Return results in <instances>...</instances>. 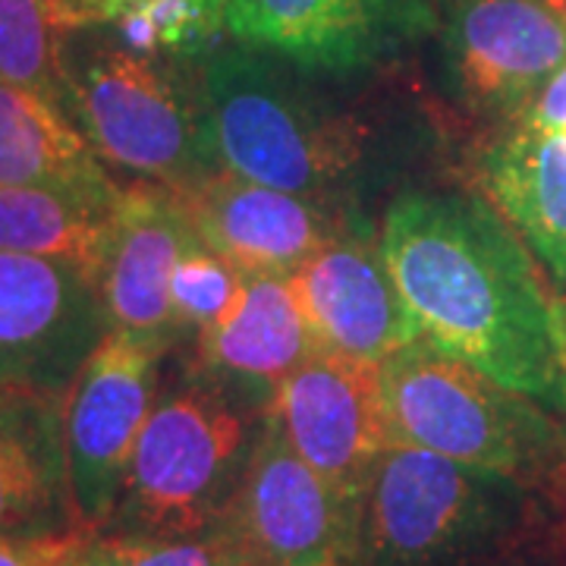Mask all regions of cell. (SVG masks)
I'll use <instances>...</instances> for the list:
<instances>
[{"mask_svg":"<svg viewBox=\"0 0 566 566\" xmlns=\"http://www.w3.org/2000/svg\"><path fill=\"white\" fill-rule=\"evenodd\" d=\"M381 252L422 344L566 416V308L494 205L409 189L387 208Z\"/></svg>","mask_w":566,"mask_h":566,"instance_id":"1","label":"cell"},{"mask_svg":"<svg viewBox=\"0 0 566 566\" xmlns=\"http://www.w3.org/2000/svg\"><path fill=\"white\" fill-rule=\"evenodd\" d=\"M262 422V409L196 368L164 387L104 535L189 538L221 532Z\"/></svg>","mask_w":566,"mask_h":566,"instance_id":"2","label":"cell"},{"mask_svg":"<svg viewBox=\"0 0 566 566\" xmlns=\"http://www.w3.org/2000/svg\"><path fill=\"white\" fill-rule=\"evenodd\" d=\"M296 63L243 41L205 54L202 98L218 164L308 199L331 196L363 161V129L293 76Z\"/></svg>","mask_w":566,"mask_h":566,"instance_id":"3","label":"cell"},{"mask_svg":"<svg viewBox=\"0 0 566 566\" xmlns=\"http://www.w3.org/2000/svg\"><path fill=\"white\" fill-rule=\"evenodd\" d=\"M63 111L104 161L180 192L218 170L202 82L192 88L174 57L123 44L107 22L63 44Z\"/></svg>","mask_w":566,"mask_h":566,"instance_id":"4","label":"cell"},{"mask_svg":"<svg viewBox=\"0 0 566 566\" xmlns=\"http://www.w3.org/2000/svg\"><path fill=\"white\" fill-rule=\"evenodd\" d=\"M381 387L397 444L434 450L523 488L564 463V431L551 409L422 340L387 356Z\"/></svg>","mask_w":566,"mask_h":566,"instance_id":"5","label":"cell"},{"mask_svg":"<svg viewBox=\"0 0 566 566\" xmlns=\"http://www.w3.org/2000/svg\"><path fill=\"white\" fill-rule=\"evenodd\" d=\"M513 479L394 444L363 494L356 566H485L526 513Z\"/></svg>","mask_w":566,"mask_h":566,"instance_id":"6","label":"cell"},{"mask_svg":"<svg viewBox=\"0 0 566 566\" xmlns=\"http://www.w3.org/2000/svg\"><path fill=\"white\" fill-rule=\"evenodd\" d=\"M170 346L164 337L107 331L66 394V465L85 532H104L117 510L133 450L161 394V363Z\"/></svg>","mask_w":566,"mask_h":566,"instance_id":"7","label":"cell"},{"mask_svg":"<svg viewBox=\"0 0 566 566\" xmlns=\"http://www.w3.org/2000/svg\"><path fill=\"white\" fill-rule=\"evenodd\" d=\"M363 501L308 465L264 412L259 441L221 532L249 560L281 566H356Z\"/></svg>","mask_w":566,"mask_h":566,"instance_id":"8","label":"cell"},{"mask_svg":"<svg viewBox=\"0 0 566 566\" xmlns=\"http://www.w3.org/2000/svg\"><path fill=\"white\" fill-rule=\"evenodd\" d=\"M107 331L102 290L88 271L0 252V387L66 397Z\"/></svg>","mask_w":566,"mask_h":566,"instance_id":"9","label":"cell"},{"mask_svg":"<svg viewBox=\"0 0 566 566\" xmlns=\"http://www.w3.org/2000/svg\"><path fill=\"white\" fill-rule=\"evenodd\" d=\"M305 463L346 497L363 501L375 465L397 444L381 365L315 349L264 409Z\"/></svg>","mask_w":566,"mask_h":566,"instance_id":"10","label":"cell"},{"mask_svg":"<svg viewBox=\"0 0 566 566\" xmlns=\"http://www.w3.org/2000/svg\"><path fill=\"white\" fill-rule=\"evenodd\" d=\"M444 57L475 114L516 123L566 63V13L554 0H447Z\"/></svg>","mask_w":566,"mask_h":566,"instance_id":"11","label":"cell"},{"mask_svg":"<svg viewBox=\"0 0 566 566\" xmlns=\"http://www.w3.org/2000/svg\"><path fill=\"white\" fill-rule=\"evenodd\" d=\"M434 25L428 0H230L227 35L300 70L353 73Z\"/></svg>","mask_w":566,"mask_h":566,"instance_id":"12","label":"cell"},{"mask_svg":"<svg viewBox=\"0 0 566 566\" xmlns=\"http://www.w3.org/2000/svg\"><path fill=\"white\" fill-rule=\"evenodd\" d=\"M315 349L385 363L416 344V327L381 252V237L337 227V233L293 274Z\"/></svg>","mask_w":566,"mask_h":566,"instance_id":"13","label":"cell"},{"mask_svg":"<svg viewBox=\"0 0 566 566\" xmlns=\"http://www.w3.org/2000/svg\"><path fill=\"white\" fill-rule=\"evenodd\" d=\"M177 196L196 237L243 274H296L337 233L322 199L245 180L227 167Z\"/></svg>","mask_w":566,"mask_h":566,"instance_id":"14","label":"cell"},{"mask_svg":"<svg viewBox=\"0 0 566 566\" xmlns=\"http://www.w3.org/2000/svg\"><path fill=\"white\" fill-rule=\"evenodd\" d=\"M192 240L196 230L174 189L151 180L123 186L111 211V240L98 277L111 331L177 340L170 281Z\"/></svg>","mask_w":566,"mask_h":566,"instance_id":"15","label":"cell"},{"mask_svg":"<svg viewBox=\"0 0 566 566\" xmlns=\"http://www.w3.org/2000/svg\"><path fill=\"white\" fill-rule=\"evenodd\" d=\"M315 340L293 290V274H245L237 305L196 337V371L255 409H268Z\"/></svg>","mask_w":566,"mask_h":566,"instance_id":"16","label":"cell"},{"mask_svg":"<svg viewBox=\"0 0 566 566\" xmlns=\"http://www.w3.org/2000/svg\"><path fill=\"white\" fill-rule=\"evenodd\" d=\"M63 406L57 394L0 387V535L85 532L70 488Z\"/></svg>","mask_w":566,"mask_h":566,"instance_id":"17","label":"cell"},{"mask_svg":"<svg viewBox=\"0 0 566 566\" xmlns=\"http://www.w3.org/2000/svg\"><path fill=\"white\" fill-rule=\"evenodd\" d=\"M0 186H32L114 208L123 186L61 104L0 80Z\"/></svg>","mask_w":566,"mask_h":566,"instance_id":"18","label":"cell"},{"mask_svg":"<svg viewBox=\"0 0 566 566\" xmlns=\"http://www.w3.org/2000/svg\"><path fill=\"white\" fill-rule=\"evenodd\" d=\"M485 199L526 240L547 274L566 286V139L513 123L482 155Z\"/></svg>","mask_w":566,"mask_h":566,"instance_id":"19","label":"cell"},{"mask_svg":"<svg viewBox=\"0 0 566 566\" xmlns=\"http://www.w3.org/2000/svg\"><path fill=\"white\" fill-rule=\"evenodd\" d=\"M111 211L48 189L0 186V252L70 262L98 281Z\"/></svg>","mask_w":566,"mask_h":566,"instance_id":"20","label":"cell"},{"mask_svg":"<svg viewBox=\"0 0 566 566\" xmlns=\"http://www.w3.org/2000/svg\"><path fill=\"white\" fill-rule=\"evenodd\" d=\"M76 29L61 0H0V80L63 107V44Z\"/></svg>","mask_w":566,"mask_h":566,"instance_id":"21","label":"cell"},{"mask_svg":"<svg viewBox=\"0 0 566 566\" xmlns=\"http://www.w3.org/2000/svg\"><path fill=\"white\" fill-rule=\"evenodd\" d=\"M245 274L199 237L186 245L170 281V312L177 337H199L221 322L243 293Z\"/></svg>","mask_w":566,"mask_h":566,"instance_id":"22","label":"cell"},{"mask_svg":"<svg viewBox=\"0 0 566 566\" xmlns=\"http://www.w3.org/2000/svg\"><path fill=\"white\" fill-rule=\"evenodd\" d=\"M107 566H245V557L227 532L189 538H123L98 532Z\"/></svg>","mask_w":566,"mask_h":566,"instance_id":"23","label":"cell"},{"mask_svg":"<svg viewBox=\"0 0 566 566\" xmlns=\"http://www.w3.org/2000/svg\"><path fill=\"white\" fill-rule=\"evenodd\" d=\"M95 532L66 535H0V566H61Z\"/></svg>","mask_w":566,"mask_h":566,"instance_id":"24","label":"cell"},{"mask_svg":"<svg viewBox=\"0 0 566 566\" xmlns=\"http://www.w3.org/2000/svg\"><path fill=\"white\" fill-rule=\"evenodd\" d=\"M516 123L538 126L566 139V63L551 76V82L538 92V98L528 104V111Z\"/></svg>","mask_w":566,"mask_h":566,"instance_id":"25","label":"cell"},{"mask_svg":"<svg viewBox=\"0 0 566 566\" xmlns=\"http://www.w3.org/2000/svg\"><path fill=\"white\" fill-rule=\"evenodd\" d=\"M61 566H107V551H104L102 535H88Z\"/></svg>","mask_w":566,"mask_h":566,"instance_id":"26","label":"cell"},{"mask_svg":"<svg viewBox=\"0 0 566 566\" xmlns=\"http://www.w3.org/2000/svg\"><path fill=\"white\" fill-rule=\"evenodd\" d=\"M61 3L80 25L107 22V0H61Z\"/></svg>","mask_w":566,"mask_h":566,"instance_id":"27","label":"cell"},{"mask_svg":"<svg viewBox=\"0 0 566 566\" xmlns=\"http://www.w3.org/2000/svg\"><path fill=\"white\" fill-rule=\"evenodd\" d=\"M133 3H139V0H107V22L114 20L117 13H123L126 7H133Z\"/></svg>","mask_w":566,"mask_h":566,"instance_id":"28","label":"cell"},{"mask_svg":"<svg viewBox=\"0 0 566 566\" xmlns=\"http://www.w3.org/2000/svg\"><path fill=\"white\" fill-rule=\"evenodd\" d=\"M485 566H523V564H516L513 557H506V554H501V557H494V560H491V564H485Z\"/></svg>","mask_w":566,"mask_h":566,"instance_id":"29","label":"cell"},{"mask_svg":"<svg viewBox=\"0 0 566 566\" xmlns=\"http://www.w3.org/2000/svg\"><path fill=\"white\" fill-rule=\"evenodd\" d=\"M245 566H281V564H262V560H245Z\"/></svg>","mask_w":566,"mask_h":566,"instance_id":"30","label":"cell"},{"mask_svg":"<svg viewBox=\"0 0 566 566\" xmlns=\"http://www.w3.org/2000/svg\"><path fill=\"white\" fill-rule=\"evenodd\" d=\"M554 3H557V7H560V10L566 13V0H554Z\"/></svg>","mask_w":566,"mask_h":566,"instance_id":"31","label":"cell"}]
</instances>
